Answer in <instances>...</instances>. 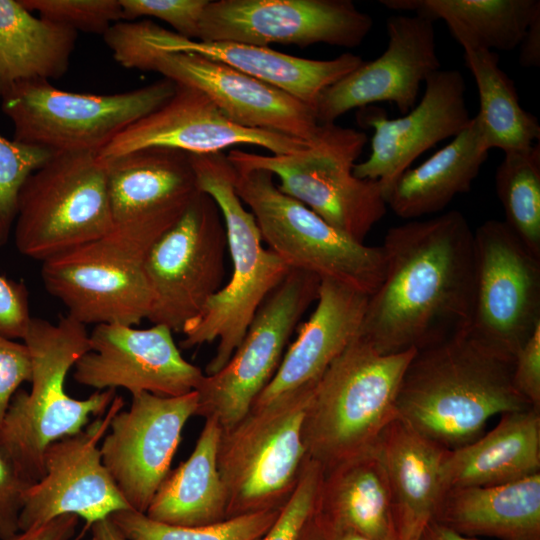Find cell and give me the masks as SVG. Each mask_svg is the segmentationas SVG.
Listing matches in <instances>:
<instances>
[{
	"mask_svg": "<svg viewBox=\"0 0 540 540\" xmlns=\"http://www.w3.org/2000/svg\"><path fill=\"white\" fill-rule=\"evenodd\" d=\"M385 271L359 336L382 354L420 350L467 331L475 283L474 231L451 210L391 227Z\"/></svg>",
	"mask_w": 540,
	"mask_h": 540,
	"instance_id": "6da1fadb",
	"label": "cell"
},
{
	"mask_svg": "<svg viewBox=\"0 0 540 540\" xmlns=\"http://www.w3.org/2000/svg\"><path fill=\"white\" fill-rule=\"evenodd\" d=\"M513 360L467 331L416 351L403 375L396 417L446 450L484 433L495 415L532 408L512 382Z\"/></svg>",
	"mask_w": 540,
	"mask_h": 540,
	"instance_id": "7a4b0ae2",
	"label": "cell"
},
{
	"mask_svg": "<svg viewBox=\"0 0 540 540\" xmlns=\"http://www.w3.org/2000/svg\"><path fill=\"white\" fill-rule=\"evenodd\" d=\"M22 340L31 356V389L13 396L0 428V449L33 484L44 475L46 448L84 429L90 416H103L116 392L96 391L85 399L66 392L68 372L89 351L86 325L69 315L56 323L32 317Z\"/></svg>",
	"mask_w": 540,
	"mask_h": 540,
	"instance_id": "3957f363",
	"label": "cell"
},
{
	"mask_svg": "<svg viewBox=\"0 0 540 540\" xmlns=\"http://www.w3.org/2000/svg\"><path fill=\"white\" fill-rule=\"evenodd\" d=\"M199 190L210 196L222 215L232 275L182 330V348L218 341L205 375L218 372L240 345L257 310L290 268L262 238L252 213L236 193V170L222 152L190 154Z\"/></svg>",
	"mask_w": 540,
	"mask_h": 540,
	"instance_id": "277c9868",
	"label": "cell"
},
{
	"mask_svg": "<svg viewBox=\"0 0 540 540\" xmlns=\"http://www.w3.org/2000/svg\"><path fill=\"white\" fill-rule=\"evenodd\" d=\"M417 350L382 354L357 335L313 387L302 426L308 458L323 471L371 451L396 418V399Z\"/></svg>",
	"mask_w": 540,
	"mask_h": 540,
	"instance_id": "5b68a950",
	"label": "cell"
},
{
	"mask_svg": "<svg viewBox=\"0 0 540 540\" xmlns=\"http://www.w3.org/2000/svg\"><path fill=\"white\" fill-rule=\"evenodd\" d=\"M367 135L335 123L319 124L315 137L298 151L260 155L231 149L234 167L256 168L279 179L278 188L351 238L364 242L387 211L378 181L359 179L353 168Z\"/></svg>",
	"mask_w": 540,
	"mask_h": 540,
	"instance_id": "8992f818",
	"label": "cell"
},
{
	"mask_svg": "<svg viewBox=\"0 0 540 540\" xmlns=\"http://www.w3.org/2000/svg\"><path fill=\"white\" fill-rule=\"evenodd\" d=\"M313 387L252 408L222 430L217 465L226 519L282 509L291 497L309 459L302 426Z\"/></svg>",
	"mask_w": 540,
	"mask_h": 540,
	"instance_id": "52a82bcc",
	"label": "cell"
},
{
	"mask_svg": "<svg viewBox=\"0 0 540 540\" xmlns=\"http://www.w3.org/2000/svg\"><path fill=\"white\" fill-rule=\"evenodd\" d=\"M235 188L258 225L262 241L290 269L344 284L366 295L385 271L380 246H368L336 229L296 199L281 192L263 169L238 168Z\"/></svg>",
	"mask_w": 540,
	"mask_h": 540,
	"instance_id": "ba28073f",
	"label": "cell"
},
{
	"mask_svg": "<svg viewBox=\"0 0 540 540\" xmlns=\"http://www.w3.org/2000/svg\"><path fill=\"white\" fill-rule=\"evenodd\" d=\"M113 58L128 69L153 71L204 93L233 123L310 142L314 110L287 92L219 61L192 52H164L136 36L126 21L103 35Z\"/></svg>",
	"mask_w": 540,
	"mask_h": 540,
	"instance_id": "9c48e42d",
	"label": "cell"
},
{
	"mask_svg": "<svg viewBox=\"0 0 540 540\" xmlns=\"http://www.w3.org/2000/svg\"><path fill=\"white\" fill-rule=\"evenodd\" d=\"M162 79L114 94L64 91L49 80L12 86L1 98L3 113L14 125V139L53 151L98 154L128 126L157 110L175 93Z\"/></svg>",
	"mask_w": 540,
	"mask_h": 540,
	"instance_id": "30bf717a",
	"label": "cell"
},
{
	"mask_svg": "<svg viewBox=\"0 0 540 540\" xmlns=\"http://www.w3.org/2000/svg\"><path fill=\"white\" fill-rule=\"evenodd\" d=\"M112 229L106 168L96 153H55L20 190L14 240L22 255L43 262Z\"/></svg>",
	"mask_w": 540,
	"mask_h": 540,
	"instance_id": "8fae6325",
	"label": "cell"
},
{
	"mask_svg": "<svg viewBox=\"0 0 540 540\" xmlns=\"http://www.w3.org/2000/svg\"><path fill=\"white\" fill-rule=\"evenodd\" d=\"M150 248L113 228L102 238L43 261L42 280L78 322L134 326L147 319L151 309L144 269Z\"/></svg>",
	"mask_w": 540,
	"mask_h": 540,
	"instance_id": "7c38bea8",
	"label": "cell"
},
{
	"mask_svg": "<svg viewBox=\"0 0 540 540\" xmlns=\"http://www.w3.org/2000/svg\"><path fill=\"white\" fill-rule=\"evenodd\" d=\"M320 283L314 274L290 269L259 307L225 366L204 374L195 390L197 416L214 418L227 430L249 413L277 371L302 315L317 300Z\"/></svg>",
	"mask_w": 540,
	"mask_h": 540,
	"instance_id": "4fadbf2b",
	"label": "cell"
},
{
	"mask_svg": "<svg viewBox=\"0 0 540 540\" xmlns=\"http://www.w3.org/2000/svg\"><path fill=\"white\" fill-rule=\"evenodd\" d=\"M226 247L220 210L201 192L146 255L144 269L152 294L147 319L182 332L224 286Z\"/></svg>",
	"mask_w": 540,
	"mask_h": 540,
	"instance_id": "5bb4252c",
	"label": "cell"
},
{
	"mask_svg": "<svg viewBox=\"0 0 540 540\" xmlns=\"http://www.w3.org/2000/svg\"><path fill=\"white\" fill-rule=\"evenodd\" d=\"M475 283L467 332L513 360L540 326V257L504 221L474 231Z\"/></svg>",
	"mask_w": 540,
	"mask_h": 540,
	"instance_id": "9a60e30c",
	"label": "cell"
},
{
	"mask_svg": "<svg viewBox=\"0 0 540 540\" xmlns=\"http://www.w3.org/2000/svg\"><path fill=\"white\" fill-rule=\"evenodd\" d=\"M372 27L350 0H215L203 10L197 40L355 48Z\"/></svg>",
	"mask_w": 540,
	"mask_h": 540,
	"instance_id": "2e32d148",
	"label": "cell"
},
{
	"mask_svg": "<svg viewBox=\"0 0 540 540\" xmlns=\"http://www.w3.org/2000/svg\"><path fill=\"white\" fill-rule=\"evenodd\" d=\"M123 405L122 397L116 395L103 416L46 448L44 475L24 493L19 531L65 514L81 517L91 526L115 512L131 509L104 466L99 447Z\"/></svg>",
	"mask_w": 540,
	"mask_h": 540,
	"instance_id": "e0dca14e",
	"label": "cell"
},
{
	"mask_svg": "<svg viewBox=\"0 0 540 540\" xmlns=\"http://www.w3.org/2000/svg\"><path fill=\"white\" fill-rule=\"evenodd\" d=\"M197 407L196 391L174 397L141 392L132 395L128 410L113 416L100 453L131 509L145 514Z\"/></svg>",
	"mask_w": 540,
	"mask_h": 540,
	"instance_id": "ac0fdd59",
	"label": "cell"
},
{
	"mask_svg": "<svg viewBox=\"0 0 540 540\" xmlns=\"http://www.w3.org/2000/svg\"><path fill=\"white\" fill-rule=\"evenodd\" d=\"M172 333L163 325L98 324L89 333V351L74 365L73 378L97 391L121 387L131 395L174 397L195 391L204 373L183 358Z\"/></svg>",
	"mask_w": 540,
	"mask_h": 540,
	"instance_id": "d6986e66",
	"label": "cell"
},
{
	"mask_svg": "<svg viewBox=\"0 0 540 540\" xmlns=\"http://www.w3.org/2000/svg\"><path fill=\"white\" fill-rule=\"evenodd\" d=\"M433 22L418 14L389 17L386 50L322 91L314 107L318 123H335L352 109L378 102L394 103L402 115L408 113L421 84L441 69Z\"/></svg>",
	"mask_w": 540,
	"mask_h": 540,
	"instance_id": "ffe728a7",
	"label": "cell"
},
{
	"mask_svg": "<svg viewBox=\"0 0 540 540\" xmlns=\"http://www.w3.org/2000/svg\"><path fill=\"white\" fill-rule=\"evenodd\" d=\"M466 84L456 69H440L425 81L420 102L399 118L381 109L362 108L359 122L374 130L371 153L356 163L359 179L378 181L387 198L397 179L425 151L457 136L472 120L466 103Z\"/></svg>",
	"mask_w": 540,
	"mask_h": 540,
	"instance_id": "44dd1931",
	"label": "cell"
},
{
	"mask_svg": "<svg viewBox=\"0 0 540 540\" xmlns=\"http://www.w3.org/2000/svg\"><path fill=\"white\" fill-rule=\"evenodd\" d=\"M113 228L153 245L201 193L190 154L152 147L102 160Z\"/></svg>",
	"mask_w": 540,
	"mask_h": 540,
	"instance_id": "7402d4cb",
	"label": "cell"
},
{
	"mask_svg": "<svg viewBox=\"0 0 540 540\" xmlns=\"http://www.w3.org/2000/svg\"><path fill=\"white\" fill-rule=\"evenodd\" d=\"M175 84V93L165 104L123 130L97 154L98 158L108 160L152 147L206 154L240 144L260 146L282 155L309 144L275 132L239 126L198 89Z\"/></svg>",
	"mask_w": 540,
	"mask_h": 540,
	"instance_id": "603a6c76",
	"label": "cell"
},
{
	"mask_svg": "<svg viewBox=\"0 0 540 540\" xmlns=\"http://www.w3.org/2000/svg\"><path fill=\"white\" fill-rule=\"evenodd\" d=\"M127 23L136 36L155 49L164 52H192L219 61L287 92L313 110L323 90L364 61L352 53H344L329 60L307 59L266 46L192 40L150 20Z\"/></svg>",
	"mask_w": 540,
	"mask_h": 540,
	"instance_id": "cb8c5ba5",
	"label": "cell"
},
{
	"mask_svg": "<svg viewBox=\"0 0 540 540\" xmlns=\"http://www.w3.org/2000/svg\"><path fill=\"white\" fill-rule=\"evenodd\" d=\"M316 301L315 310L299 328L296 339L284 353L277 371L252 408L313 387L333 360L359 334L368 295L324 279Z\"/></svg>",
	"mask_w": 540,
	"mask_h": 540,
	"instance_id": "d4e9b609",
	"label": "cell"
},
{
	"mask_svg": "<svg viewBox=\"0 0 540 540\" xmlns=\"http://www.w3.org/2000/svg\"><path fill=\"white\" fill-rule=\"evenodd\" d=\"M374 449L388 477L392 540H419L442 494L441 462L446 449L406 423L393 419Z\"/></svg>",
	"mask_w": 540,
	"mask_h": 540,
	"instance_id": "484cf974",
	"label": "cell"
},
{
	"mask_svg": "<svg viewBox=\"0 0 540 540\" xmlns=\"http://www.w3.org/2000/svg\"><path fill=\"white\" fill-rule=\"evenodd\" d=\"M540 473V411L500 415L498 424L470 443L446 450L441 462L442 492L492 486Z\"/></svg>",
	"mask_w": 540,
	"mask_h": 540,
	"instance_id": "4316f807",
	"label": "cell"
},
{
	"mask_svg": "<svg viewBox=\"0 0 540 540\" xmlns=\"http://www.w3.org/2000/svg\"><path fill=\"white\" fill-rule=\"evenodd\" d=\"M432 521L473 538L540 540V473L499 485L447 489Z\"/></svg>",
	"mask_w": 540,
	"mask_h": 540,
	"instance_id": "83f0119b",
	"label": "cell"
},
{
	"mask_svg": "<svg viewBox=\"0 0 540 540\" xmlns=\"http://www.w3.org/2000/svg\"><path fill=\"white\" fill-rule=\"evenodd\" d=\"M312 515L371 539L391 538L389 482L374 448L323 471Z\"/></svg>",
	"mask_w": 540,
	"mask_h": 540,
	"instance_id": "f1b7e54d",
	"label": "cell"
},
{
	"mask_svg": "<svg viewBox=\"0 0 540 540\" xmlns=\"http://www.w3.org/2000/svg\"><path fill=\"white\" fill-rule=\"evenodd\" d=\"M222 428L214 418L205 424L190 456L166 475L145 515L157 522L197 527L226 519V495L218 471Z\"/></svg>",
	"mask_w": 540,
	"mask_h": 540,
	"instance_id": "f546056e",
	"label": "cell"
},
{
	"mask_svg": "<svg viewBox=\"0 0 540 540\" xmlns=\"http://www.w3.org/2000/svg\"><path fill=\"white\" fill-rule=\"evenodd\" d=\"M488 153L472 117L451 142L397 179L386 198L387 206L408 220L441 212L455 196L471 189Z\"/></svg>",
	"mask_w": 540,
	"mask_h": 540,
	"instance_id": "4dcf8cb0",
	"label": "cell"
},
{
	"mask_svg": "<svg viewBox=\"0 0 540 540\" xmlns=\"http://www.w3.org/2000/svg\"><path fill=\"white\" fill-rule=\"evenodd\" d=\"M76 39L77 31L34 16L19 0H0V99L19 82L61 78Z\"/></svg>",
	"mask_w": 540,
	"mask_h": 540,
	"instance_id": "1f68e13d",
	"label": "cell"
},
{
	"mask_svg": "<svg viewBox=\"0 0 540 540\" xmlns=\"http://www.w3.org/2000/svg\"><path fill=\"white\" fill-rule=\"evenodd\" d=\"M396 11H412L442 20L463 50L517 48L531 21L540 14L539 0H382Z\"/></svg>",
	"mask_w": 540,
	"mask_h": 540,
	"instance_id": "d6a6232c",
	"label": "cell"
},
{
	"mask_svg": "<svg viewBox=\"0 0 540 540\" xmlns=\"http://www.w3.org/2000/svg\"><path fill=\"white\" fill-rule=\"evenodd\" d=\"M464 61L477 86L479 111L473 117L486 151H521L540 139V125L520 105L512 79L500 68L499 56L489 50H464Z\"/></svg>",
	"mask_w": 540,
	"mask_h": 540,
	"instance_id": "836d02e7",
	"label": "cell"
},
{
	"mask_svg": "<svg viewBox=\"0 0 540 540\" xmlns=\"http://www.w3.org/2000/svg\"><path fill=\"white\" fill-rule=\"evenodd\" d=\"M503 220L519 240L540 257V144L504 153L495 173Z\"/></svg>",
	"mask_w": 540,
	"mask_h": 540,
	"instance_id": "e575fe53",
	"label": "cell"
},
{
	"mask_svg": "<svg viewBox=\"0 0 540 540\" xmlns=\"http://www.w3.org/2000/svg\"><path fill=\"white\" fill-rule=\"evenodd\" d=\"M280 510L240 515L197 527L160 523L133 509L115 512L109 518L127 540H257L269 530Z\"/></svg>",
	"mask_w": 540,
	"mask_h": 540,
	"instance_id": "d590c367",
	"label": "cell"
},
{
	"mask_svg": "<svg viewBox=\"0 0 540 540\" xmlns=\"http://www.w3.org/2000/svg\"><path fill=\"white\" fill-rule=\"evenodd\" d=\"M54 154L49 149L0 135V246L6 244L14 227L22 186Z\"/></svg>",
	"mask_w": 540,
	"mask_h": 540,
	"instance_id": "8d00e7d4",
	"label": "cell"
},
{
	"mask_svg": "<svg viewBox=\"0 0 540 540\" xmlns=\"http://www.w3.org/2000/svg\"><path fill=\"white\" fill-rule=\"evenodd\" d=\"M30 12L75 31L104 35L122 20L119 0H19Z\"/></svg>",
	"mask_w": 540,
	"mask_h": 540,
	"instance_id": "74e56055",
	"label": "cell"
},
{
	"mask_svg": "<svg viewBox=\"0 0 540 540\" xmlns=\"http://www.w3.org/2000/svg\"><path fill=\"white\" fill-rule=\"evenodd\" d=\"M322 476V467L308 459L291 497L269 530L257 540H300L312 514Z\"/></svg>",
	"mask_w": 540,
	"mask_h": 540,
	"instance_id": "f35d334b",
	"label": "cell"
},
{
	"mask_svg": "<svg viewBox=\"0 0 540 540\" xmlns=\"http://www.w3.org/2000/svg\"><path fill=\"white\" fill-rule=\"evenodd\" d=\"M209 0H119L122 20L133 22L142 16L161 19L182 37L197 40L199 24Z\"/></svg>",
	"mask_w": 540,
	"mask_h": 540,
	"instance_id": "ab89813d",
	"label": "cell"
},
{
	"mask_svg": "<svg viewBox=\"0 0 540 540\" xmlns=\"http://www.w3.org/2000/svg\"><path fill=\"white\" fill-rule=\"evenodd\" d=\"M32 378L29 349L0 334V428L19 386Z\"/></svg>",
	"mask_w": 540,
	"mask_h": 540,
	"instance_id": "60d3db41",
	"label": "cell"
},
{
	"mask_svg": "<svg viewBox=\"0 0 540 540\" xmlns=\"http://www.w3.org/2000/svg\"><path fill=\"white\" fill-rule=\"evenodd\" d=\"M30 485L0 449V540H10L20 532L19 515Z\"/></svg>",
	"mask_w": 540,
	"mask_h": 540,
	"instance_id": "b9f144b4",
	"label": "cell"
},
{
	"mask_svg": "<svg viewBox=\"0 0 540 540\" xmlns=\"http://www.w3.org/2000/svg\"><path fill=\"white\" fill-rule=\"evenodd\" d=\"M31 319L25 284L0 275V334L13 340L23 339Z\"/></svg>",
	"mask_w": 540,
	"mask_h": 540,
	"instance_id": "7bdbcfd3",
	"label": "cell"
},
{
	"mask_svg": "<svg viewBox=\"0 0 540 540\" xmlns=\"http://www.w3.org/2000/svg\"><path fill=\"white\" fill-rule=\"evenodd\" d=\"M512 382L530 406L540 411V326L516 353Z\"/></svg>",
	"mask_w": 540,
	"mask_h": 540,
	"instance_id": "ee69618b",
	"label": "cell"
},
{
	"mask_svg": "<svg viewBox=\"0 0 540 540\" xmlns=\"http://www.w3.org/2000/svg\"><path fill=\"white\" fill-rule=\"evenodd\" d=\"M79 517L65 514L49 522L18 532L10 540H71L79 523Z\"/></svg>",
	"mask_w": 540,
	"mask_h": 540,
	"instance_id": "f6af8a7d",
	"label": "cell"
},
{
	"mask_svg": "<svg viewBox=\"0 0 540 540\" xmlns=\"http://www.w3.org/2000/svg\"><path fill=\"white\" fill-rule=\"evenodd\" d=\"M300 540H375L363 535H360L356 532L338 528L331 524H328L312 514L308 518L301 536ZM383 540H392V538H387Z\"/></svg>",
	"mask_w": 540,
	"mask_h": 540,
	"instance_id": "bcb514c9",
	"label": "cell"
},
{
	"mask_svg": "<svg viewBox=\"0 0 540 540\" xmlns=\"http://www.w3.org/2000/svg\"><path fill=\"white\" fill-rule=\"evenodd\" d=\"M518 47L521 66L540 67V14L531 21Z\"/></svg>",
	"mask_w": 540,
	"mask_h": 540,
	"instance_id": "7dc6e473",
	"label": "cell"
},
{
	"mask_svg": "<svg viewBox=\"0 0 540 540\" xmlns=\"http://www.w3.org/2000/svg\"><path fill=\"white\" fill-rule=\"evenodd\" d=\"M419 540H480L464 536L435 521H430L420 535Z\"/></svg>",
	"mask_w": 540,
	"mask_h": 540,
	"instance_id": "c3c4849f",
	"label": "cell"
},
{
	"mask_svg": "<svg viewBox=\"0 0 540 540\" xmlns=\"http://www.w3.org/2000/svg\"><path fill=\"white\" fill-rule=\"evenodd\" d=\"M91 531L94 540H127L109 517L91 525Z\"/></svg>",
	"mask_w": 540,
	"mask_h": 540,
	"instance_id": "681fc988",
	"label": "cell"
},
{
	"mask_svg": "<svg viewBox=\"0 0 540 540\" xmlns=\"http://www.w3.org/2000/svg\"><path fill=\"white\" fill-rule=\"evenodd\" d=\"M88 540H94V539H93V538L91 537V538H90V539H88Z\"/></svg>",
	"mask_w": 540,
	"mask_h": 540,
	"instance_id": "f907efd6",
	"label": "cell"
}]
</instances>
